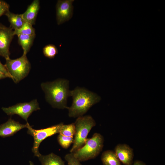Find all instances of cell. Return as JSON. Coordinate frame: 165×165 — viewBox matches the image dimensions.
I'll list each match as a JSON object with an SVG mask.
<instances>
[{"label": "cell", "mask_w": 165, "mask_h": 165, "mask_svg": "<svg viewBox=\"0 0 165 165\" xmlns=\"http://www.w3.org/2000/svg\"><path fill=\"white\" fill-rule=\"evenodd\" d=\"M101 159L103 165H121L115 152L111 150L104 152L101 156Z\"/></svg>", "instance_id": "16"}, {"label": "cell", "mask_w": 165, "mask_h": 165, "mask_svg": "<svg viewBox=\"0 0 165 165\" xmlns=\"http://www.w3.org/2000/svg\"><path fill=\"white\" fill-rule=\"evenodd\" d=\"M120 161L124 165H132L134 153L133 149L126 144H119L115 147L114 151Z\"/></svg>", "instance_id": "11"}, {"label": "cell", "mask_w": 165, "mask_h": 165, "mask_svg": "<svg viewBox=\"0 0 165 165\" xmlns=\"http://www.w3.org/2000/svg\"><path fill=\"white\" fill-rule=\"evenodd\" d=\"M2 110L8 115H17L28 123V119L34 111L40 109L36 99L28 102L18 103L7 108L2 107Z\"/></svg>", "instance_id": "7"}, {"label": "cell", "mask_w": 165, "mask_h": 165, "mask_svg": "<svg viewBox=\"0 0 165 165\" xmlns=\"http://www.w3.org/2000/svg\"><path fill=\"white\" fill-rule=\"evenodd\" d=\"M9 5L6 1L0 0V17L9 11Z\"/></svg>", "instance_id": "22"}, {"label": "cell", "mask_w": 165, "mask_h": 165, "mask_svg": "<svg viewBox=\"0 0 165 165\" xmlns=\"http://www.w3.org/2000/svg\"><path fill=\"white\" fill-rule=\"evenodd\" d=\"M29 123H20L10 118L6 123L0 125V136L3 138L9 137L14 134L21 129L28 127Z\"/></svg>", "instance_id": "10"}, {"label": "cell", "mask_w": 165, "mask_h": 165, "mask_svg": "<svg viewBox=\"0 0 165 165\" xmlns=\"http://www.w3.org/2000/svg\"><path fill=\"white\" fill-rule=\"evenodd\" d=\"M6 78H7V76L4 74L0 72V79H4Z\"/></svg>", "instance_id": "25"}, {"label": "cell", "mask_w": 165, "mask_h": 165, "mask_svg": "<svg viewBox=\"0 0 165 165\" xmlns=\"http://www.w3.org/2000/svg\"><path fill=\"white\" fill-rule=\"evenodd\" d=\"M35 35H17L18 42L23 50V54L27 55L32 46Z\"/></svg>", "instance_id": "15"}, {"label": "cell", "mask_w": 165, "mask_h": 165, "mask_svg": "<svg viewBox=\"0 0 165 165\" xmlns=\"http://www.w3.org/2000/svg\"><path fill=\"white\" fill-rule=\"evenodd\" d=\"M74 123L75 132L70 153L74 152L83 145L87 139L89 133L96 125L95 120L90 115L78 117Z\"/></svg>", "instance_id": "4"}, {"label": "cell", "mask_w": 165, "mask_h": 165, "mask_svg": "<svg viewBox=\"0 0 165 165\" xmlns=\"http://www.w3.org/2000/svg\"><path fill=\"white\" fill-rule=\"evenodd\" d=\"M72 98V105L67 107L68 115L70 117L82 116L94 105L101 100L97 94L85 88L77 87L70 91Z\"/></svg>", "instance_id": "2"}, {"label": "cell", "mask_w": 165, "mask_h": 165, "mask_svg": "<svg viewBox=\"0 0 165 165\" xmlns=\"http://www.w3.org/2000/svg\"><path fill=\"white\" fill-rule=\"evenodd\" d=\"M74 0H59L56 5V20L59 25L68 21L72 16Z\"/></svg>", "instance_id": "9"}, {"label": "cell", "mask_w": 165, "mask_h": 165, "mask_svg": "<svg viewBox=\"0 0 165 165\" xmlns=\"http://www.w3.org/2000/svg\"><path fill=\"white\" fill-rule=\"evenodd\" d=\"M41 87L45 94L46 100L53 108H67V99L70 96L71 91L68 80L59 79L53 82H42Z\"/></svg>", "instance_id": "1"}, {"label": "cell", "mask_w": 165, "mask_h": 165, "mask_svg": "<svg viewBox=\"0 0 165 165\" xmlns=\"http://www.w3.org/2000/svg\"><path fill=\"white\" fill-rule=\"evenodd\" d=\"M38 157L42 165H65L61 158L53 153L46 155L40 154Z\"/></svg>", "instance_id": "13"}, {"label": "cell", "mask_w": 165, "mask_h": 165, "mask_svg": "<svg viewBox=\"0 0 165 165\" xmlns=\"http://www.w3.org/2000/svg\"><path fill=\"white\" fill-rule=\"evenodd\" d=\"M43 53L44 56L49 58H53L58 53L56 46L52 44L45 46L43 49Z\"/></svg>", "instance_id": "18"}, {"label": "cell", "mask_w": 165, "mask_h": 165, "mask_svg": "<svg viewBox=\"0 0 165 165\" xmlns=\"http://www.w3.org/2000/svg\"><path fill=\"white\" fill-rule=\"evenodd\" d=\"M75 132V126L74 123L64 125L61 128L59 134L69 137H74Z\"/></svg>", "instance_id": "19"}, {"label": "cell", "mask_w": 165, "mask_h": 165, "mask_svg": "<svg viewBox=\"0 0 165 165\" xmlns=\"http://www.w3.org/2000/svg\"><path fill=\"white\" fill-rule=\"evenodd\" d=\"M31 24L25 22L20 28L14 30V35H35V30Z\"/></svg>", "instance_id": "17"}, {"label": "cell", "mask_w": 165, "mask_h": 165, "mask_svg": "<svg viewBox=\"0 0 165 165\" xmlns=\"http://www.w3.org/2000/svg\"><path fill=\"white\" fill-rule=\"evenodd\" d=\"M132 165H146L143 162L138 160H137L135 161Z\"/></svg>", "instance_id": "24"}, {"label": "cell", "mask_w": 165, "mask_h": 165, "mask_svg": "<svg viewBox=\"0 0 165 165\" xmlns=\"http://www.w3.org/2000/svg\"><path fill=\"white\" fill-rule=\"evenodd\" d=\"M0 72L6 75L7 78H11L10 76L5 65H3L0 61Z\"/></svg>", "instance_id": "23"}, {"label": "cell", "mask_w": 165, "mask_h": 165, "mask_svg": "<svg viewBox=\"0 0 165 165\" xmlns=\"http://www.w3.org/2000/svg\"><path fill=\"white\" fill-rule=\"evenodd\" d=\"M14 35L13 29L0 22V56L6 60L10 58L9 47Z\"/></svg>", "instance_id": "8"}, {"label": "cell", "mask_w": 165, "mask_h": 165, "mask_svg": "<svg viewBox=\"0 0 165 165\" xmlns=\"http://www.w3.org/2000/svg\"><path fill=\"white\" fill-rule=\"evenodd\" d=\"M57 139L60 145L65 149L69 147L72 144H73L74 141V137L66 136L59 134Z\"/></svg>", "instance_id": "20"}, {"label": "cell", "mask_w": 165, "mask_h": 165, "mask_svg": "<svg viewBox=\"0 0 165 165\" xmlns=\"http://www.w3.org/2000/svg\"><path fill=\"white\" fill-rule=\"evenodd\" d=\"M63 124V123H61L46 128L37 130L32 128L30 124L28 125L27 133L32 136L34 139L32 151L35 156L38 157L41 154L39 152L38 148L41 142L46 138L59 133Z\"/></svg>", "instance_id": "6"}, {"label": "cell", "mask_w": 165, "mask_h": 165, "mask_svg": "<svg viewBox=\"0 0 165 165\" xmlns=\"http://www.w3.org/2000/svg\"><path fill=\"white\" fill-rule=\"evenodd\" d=\"M40 8L39 0H33L25 12L22 14L24 21L32 25L35 24Z\"/></svg>", "instance_id": "12"}, {"label": "cell", "mask_w": 165, "mask_h": 165, "mask_svg": "<svg viewBox=\"0 0 165 165\" xmlns=\"http://www.w3.org/2000/svg\"><path fill=\"white\" fill-rule=\"evenodd\" d=\"M64 159L67 162L68 165H82L72 153L66 154Z\"/></svg>", "instance_id": "21"}, {"label": "cell", "mask_w": 165, "mask_h": 165, "mask_svg": "<svg viewBox=\"0 0 165 165\" xmlns=\"http://www.w3.org/2000/svg\"><path fill=\"white\" fill-rule=\"evenodd\" d=\"M5 15L7 17L10 23V27L14 30L21 28L26 22L23 18L22 14H15L9 11Z\"/></svg>", "instance_id": "14"}, {"label": "cell", "mask_w": 165, "mask_h": 165, "mask_svg": "<svg viewBox=\"0 0 165 165\" xmlns=\"http://www.w3.org/2000/svg\"><path fill=\"white\" fill-rule=\"evenodd\" d=\"M29 163L30 165H34V163L31 161H29Z\"/></svg>", "instance_id": "26"}, {"label": "cell", "mask_w": 165, "mask_h": 165, "mask_svg": "<svg viewBox=\"0 0 165 165\" xmlns=\"http://www.w3.org/2000/svg\"><path fill=\"white\" fill-rule=\"evenodd\" d=\"M5 65L11 78L16 83L19 82L28 75L31 68L27 55L23 54L16 59L9 58L6 60Z\"/></svg>", "instance_id": "5"}, {"label": "cell", "mask_w": 165, "mask_h": 165, "mask_svg": "<svg viewBox=\"0 0 165 165\" xmlns=\"http://www.w3.org/2000/svg\"><path fill=\"white\" fill-rule=\"evenodd\" d=\"M104 142L103 136L100 133H95L91 138L87 139L83 146L72 153L80 162L94 159L102 151Z\"/></svg>", "instance_id": "3"}]
</instances>
